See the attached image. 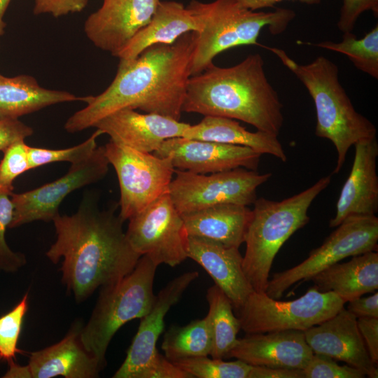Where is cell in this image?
Returning a JSON list of instances; mask_svg holds the SVG:
<instances>
[{
  "label": "cell",
  "mask_w": 378,
  "mask_h": 378,
  "mask_svg": "<svg viewBox=\"0 0 378 378\" xmlns=\"http://www.w3.org/2000/svg\"><path fill=\"white\" fill-rule=\"evenodd\" d=\"M195 32L171 44H156L137 57L120 59L110 85L66 120L64 129L75 133L94 127L107 115L122 109H139L179 120L191 76Z\"/></svg>",
  "instance_id": "obj_1"
},
{
  "label": "cell",
  "mask_w": 378,
  "mask_h": 378,
  "mask_svg": "<svg viewBox=\"0 0 378 378\" xmlns=\"http://www.w3.org/2000/svg\"><path fill=\"white\" fill-rule=\"evenodd\" d=\"M98 202L97 195L86 194L75 214H59L56 240L46 253L54 264L62 260V281L77 302L130 274L141 257L115 213L118 205L101 209Z\"/></svg>",
  "instance_id": "obj_2"
},
{
  "label": "cell",
  "mask_w": 378,
  "mask_h": 378,
  "mask_svg": "<svg viewBox=\"0 0 378 378\" xmlns=\"http://www.w3.org/2000/svg\"><path fill=\"white\" fill-rule=\"evenodd\" d=\"M283 104L267 78L259 53L230 67L212 63L191 76L182 111L239 120L277 136L284 124Z\"/></svg>",
  "instance_id": "obj_3"
},
{
  "label": "cell",
  "mask_w": 378,
  "mask_h": 378,
  "mask_svg": "<svg viewBox=\"0 0 378 378\" xmlns=\"http://www.w3.org/2000/svg\"><path fill=\"white\" fill-rule=\"evenodd\" d=\"M304 85L316 113L315 134L330 141L337 151L333 174L341 170L349 148L358 141L376 136L374 125L354 108L339 80L336 64L318 56L309 64H298L283 50L267 47Z\"/></svg>",
  "instance_id": "obj_4"
},
{
  "label": "cell",
  "mask_w": 378,
  "mask_h": 378,
  "mask_svg": "<svg viewBox=\"0 0 378 378\" xmlns=\"http://www.w3.org/2000/svg\"><path fill=\"white\" fill-rule=\"evenodd\" d=\"M330 181V175L323 176L311 187L281 201L260 197L253 202L244 238L242 267L254 291L265 292L276 255L293 233L309 223V208Z\"/></svg>",
  "instance_id": "obj_5"
},
{
  "label": "cell",
  "mask_w": 378,
  "mask_h": 378,
  "mask_svg": "<svg viewBox=\"0 0 378 378\" xmlns=\"http://www.w3.org/2000/svg\"><path fill=\"white\" fill-rule=\"evenodd\" d=\"M187 8L202 26L199 33L195 32L191 76L203 71L216 55L227 50L259 45L258 38L264 27H267L272 34H281L295 17L293 10L286 8L253 11L237 0H215L210 3L192 0Z\"/></svg>",
  "instance_id": "obj_6"
},
{
  "label": "cell",
  "mask_w": 378,
  "mask_h": 378,
  "mask_svg": "<svg viewBox=\"0 0 378 378\" xmlns=\"http://www.w3.org/2000/svg\"><path fill=\"white\" fill-rule=\"evenodd\" d=\"M157 267L146 255H141L130 274L100 288L80 338L104 368L107 349L116 332L127 322L142 318L151 309L155 298L153 288Z\"/></svg>",
  "instance_id": "obj_7"
},
{
  "label": "cell",
  "mask_w": 378,
  "mask_h": 378,
  "mask_svg": "<svg viewBox=\"0 0 378 378\" xmlns=\"http://www.w3.org/2000/svg\"><path fill=\"white\" fill-rule=\"evenodd\" d=\"M344 304L334 293L319 291L314 287L290 301L253 291L236 313L241 330L246 334L304 331L336 314Z\"/></svg>",
  "instance_id": "obj_8"
},
{
  "label": "cell",
  "mask_w": 378,
  "mask_h": 378,
  "mask_svg": "<svg viewBox=\"0 0 378 378\" xmlns=\"http://www.w3.org/2000/svg\"><path fill=\"white\" fill-rule=\"evenodd\" d=\"M336 227L304 260L274 274L268 281L267 295L279 299L293 284L310 280L321 271L347 257L377 251L378 218L375 215L351 216Z\"/></svg>",
  "instance_id": "obj_9"
},
{
  "label": "cell",
  "mask_w": 378,
  "mask_h": 378,
  "mask_svg": "<svg viewBox=\"0 0 378 378\" xmlns=\"http://www.w3.org/2000/svg\"><path fill=\"white\" fill-rule=\"evenodd\" d=\"M174 174L169 193L180 214L219 204L248 206L257 199L258 188L272 176L243 167L210 175L175 169Z\"/></svg>",
  "instance_id": "obj_10"
},
{
  "label": "cell",
  "mask_w": 378,
  "mask_h": 378,
  "mask_svg": "<svg viewBox=\"0 0 378 378\" xmlns=\"http://www.w3.org/2000/svg\"><path fill=\"white\" fill-rule=\"evenodd\" d=\"M105 153L120 187L119 216L125 221L169 191L175 168L169 158H159L110 140Z\"/></svg>",
  "instance_id": "obj_11"
},
{
  "label": "cell",
  "mask_w": 378,
  "mask_h": 378,
  "mask_svg": "<svg viewBox=\"0 0 378 378\" xmlns=\"http://www.w3.org/2000/svg\"><path fill=\"white\" fill-rule=\"evenodd\" d=\"M125 233L134 251L157 266L175 267L188 258L183 220L169 191L132 216Z\"/></svg>",
  "instance_id": "obj_12"
},
{
  "label": "cell",
  "mask_w": 378,
  "mask_h": 378,
  "mask_svg": "<svg viewBox=\"0 0 378 378\" xmlns=\"http://www.w3.org/2000/svg\"><path fill=\"white\" fill-rule=\"evenodd\" d=\"M109 164L104 146H97L89 157L71 164L68 172L55 181L24 192H12L13 213L9 228L36 220L52 221L59 214L64 199L73 191L103 179Z\"/></svg>",
  "instance_id": "obj_13"
},
{
  "label": "cell",
  "mask_w": 378,
  "mask_h": 378,
  "mask_svg": "<svg viewBox=\"0 0 378 378\" xmlns=\"http://www.w3.org/2000/svg\"><path fill=\"white\" fill-rule=\"evenodd\" d=\"M169 158L176 169L206 174L243 167L257 170L261 154L246 146L174 137L153 153Z\"/></svg>",
  "instance_id": "obj_14"
},
{
  "label": "cell",
  "mask_w": 378,
  "mask_h": 378,
  "mask_svg": "<svg viewBox=\"0 0 378 378\" xmlns=\"http://www.w3.org/2000/svg\"><path fill=\"white\" fill-rule=\"evenodd\" d=\"M199 276L197 271L187 272L171 280L157 295L151 309L142 318L125 360L113 378H144L160 354L158 340L164 327V317Z\"/></svg>",
  "instance_id": "obj_15"
},
{
  "label": "cell",
  "mask_w": 378,
  "mask_h": 378,
  "mask_svg": "<svg viewBox=\"0 0 378 378\" xmlns=\"http://www.w3.org/2000/svg\"><path fill=\"white\" fill-rule=\"evenodd\" d=\"M160 0H103L85 20L84 31L98 48L116 56L151 20Z\"/></svg>",
  "instance_id": "obj_16"
},
{
  "label": "cell",
  "mask_w": 378,
  "mask_h": 378,
  "mask_svg": "<svg viewBox=\"0 0 378 378\" xmlns=\"http://www.w3.org/2000/svg\"><path fill=\"white\" fill-rule=\"evenodd\" d=\"M303 332L314 354L343 361L369 377H378L377 368L369 356L357 318L344 307L330 318Z\"/></svg>",
  "instance_id": "obj_17"
},
{
  "label": "cell",
  "mask_w": 378,
  "mask_h": 378,
  "mask_svg": "<svg viewBox=\"0 0 378 378\" xmlns=\"http://www.w3.org/2000/svg\"><path fill=\"white\" fill-rule=\"evenodd\" d=\"M189 125L159 114L122 108L104 117L94 127L108 134L115 143L153 153L165 140L182 136Z\"/></svg>",
  "instance_id": "obj_18"
},
{
  "label": "cell",
  "mask_w": 378,
  "mask_h": 378,
  "mask_svg": "<svg viewBox=\"0 0 378 378\" xmlns=\"http://www.w3.org/2000/svg\"><path fill=\"white\" fill-rule=\"evenodd\" d=\"M354 146L352 167L341 190L335 215L329 222L331 227H337L349 217L373 216L378 210L377 138L360 140Z\"/></svg>",
  "instance_id": "obj_19"
},
{
  "label": "cell",
  "mask_w": 378,
  "mask_h": 378,
  "mask_svg": "<svg viewBox=\"0 0 378 378\" xmlns=\"http://www.w3.org/2000/svg\"><path fill=\"white\" fill-rule=\"evenodd\" d=\"M313 354L304 332L290 330L246 334L237 339L225 358H235L251 366L303 370Z\"/></svg>",
  "instance_id": "obj_20"
},
{
  "label": "cell",
  "mask_w": 378,
  "mask_h": 378,
  "mask_svg": "<svg viewBox=\"0 0 378 378\" xmlns=\"http://www.w3.org/2000/svg\"><path fill=\"white\" fill-rule=\"evenodd\" d=\"M186 253L209 274L230 299L237 312L254 291L243 270L239 248L227 246L209 239L188 236Z\"/></svg>",
  "instance_id": "obj_21"
},
{
  "label": "cell",
  "mask_w": 378,
  "mask_h": 378,
  "mask_svg": "<svg viewBox=\"0 0 378 378\" xmlns=\"http://www.w3.org/2000/svg\"><path fill=\"white\" fill-rule=\"evenodd\" d=\"M80 321L71 326L59 342L32 352L28 365L32 378H95L104 368L98 359L83 345Z\"/></svg>",
  "instance_id": "obj_22"
},
{
  "label": "cell",
  "mask_w": 378,
  "mask_h": 378,
  "mask_svg": "<svg viewBox=\"0 0 378 378\" xmlns=\"http://www.w3.org/2000/svg\"><path fill=\"white\" fill-rule=\"evenodd\" d=\"M202 26L192 11L174 1H160L150 22L116 55L120 59L137 57L156 44L173 43L188 32L199 33Z\"/></svg>",
  "instance_id": "obj_23"
},
{
  "label": "cell",
  "mask_w": 378,
  "mask_h": 378,
  "mask_svg": "<svg viewBox=\"0 0 378 378\" xmlns=\"http://www.w3.org/2000/svg\"><path fill=\"white\" fill-rule=\"evenodd\" d=\"M181 215L187 235L239 248L244 242L252 210L247 206L227 203Z\"/></svg>",
  "instance_id": "obj_24"
},
{
  "label": "cell",
  "mask_w": 378,
  "mask_h": 378,
  "mask_svg": "<svg viewBox=\"0 0 378 378\" xmlns=\"http://www.w3.org/2000/svg\"><path fill=\"white\" fill-rule=\"evenodd\" d=\"M319 291L332 292L344 303L378 289V253L370 251L337 262L310 279Z\"/></svg>",
  "instance_id": "obj_25"
},
{
  "label": "cell",
  "mask_w": 378,
  "mask_h": 378,
  "mask_svg": "<svg viewBox=\"0 0 378 378\" xmlns=\"http://www.w3.org/2000/svg\"><path fill=\"white\" fill-rule=\"evenodd\" d=\"M90 96L78 97L66 91L41 87L28 75L0 78V120H15L62 102L82 101L88 103Z\"/></svg>",
  "instance_id": "obj_26"
},
{
  "label": "cell",
  "mask_w": 378,
  "mask_h": 378,
  "mask_svg": "<svg viewBox=\"0 0 378 378\" xmlns=\"http://www.w3.org/2000/svg\"><path fill=\"white\" fill-rule=\"evenodd\" d=\"M182 137L248 147L256 152L271 155L281 162L286 153L278 136L257 130L253 132L234 119L206 115L197 124L190 125Z\"/></svg>",
  "instance_id": "obj_27"
},
{
  "label": "cell",
  "mask_w": 378,
  "mask_h": 378,
  "mask_svg": "<svg viewBox=\"0 0 378 378\" xmlns=\"http://www.w3.org/2000/svg\"><path fill=\"white\" fill-rule=\"evenodd\" d=\"M206 299L209 307L206 318L212 344L210 356L224 358L238 339L239 321L230 299L217 285L207 289Z\"/></svg>",
  "instance_id": "obj_28"
},
{
  "label": "cell",
  "mask_w": 378,
  "mask_h": 378,
  "mask_svg": "<svg viewBox=\"0 0 378 378\" xmlns=\"http://www.w3.org/2000/svg\"><path fill=\"white\" fill-rule=\"evenodd\" d=\"M211 347L206 317L193 320L183 326H171L166 331L162 344L164 356L172 362L210 356Z\"/></svg>",
  "instance_id": "obj_29"
},
{
  "label": "cell",
  "mask_w": 378,
  "mask_h": 378,
  "mask_svg": "<svg viewBox=\"0 0 378 378\" xmlns=\"http://www.w3.org/2000/svg\"><path fill=\"white\" fill-rule=\"evenodd\" d=\"M306 43L345 55L357 69L374 79L378 78L377 24L361 38H357L352 31H349L343 33L340 42L325 41Z\"/></svg>",
  "instance_id": "obj_30"
},
{
  "label": "cell",
  "mask_w": 378,
  "mask_h": 378,
  "mask_svg": "<svg viewBox=\"0 0 378 378\" xmlns=\"http://www.w3.org/2000/svg\"><path fill=\"white\" fill-rule=\"evenodd\" d=\"M192 378H248L251 365L237 359L225 361L223 358L199 356L172 362Z\"/></svg>",
  "instance_id": "obj_31"
},
{
  "label": "cell",
  "mask_w": 378,
  "mask_h": 378,
  "mask_svg": "<svg viewBox=\"0 0 378 378\" xmlns=\"http://www.w3.org/2000/svg\"><path fill=\"white\" fill-rule=\"evenodd\" d=\"M102 132L97 130L85 141L76 146L64 149H48L28 147L30 169L47 164L57 162H68L71 164L78 162L88 157L97 147V139Z\"/></svg>",
  "instance_id": "obj_32"
},
{
  "label": "cell",
  "mask_w": 378,
  "mask_h": 378,
  "mask_svg": "<svg viewBox=\"0 0 378 378\" xmlns=\"http://www.w3.org/2000/svg\"><path fill=\"white\" fill-rule=\"evenodd\" d=\"M27 292L11 310L0 316V360H15L24 318L28 309Z\"/></svg>",
  "instance_id": "obj_33"
},
{
  "label": "cell",
  "mask_w": 378,
  "mask_h": 378,
  "mask_svg": "<svg viewBox=\"0 0 378 378\" xmlns=\"http://www.w3.org/2000/svg\"><path fill=\"white\" fill-rule=\"evenodd\" d=\"M28 147L24 140L8 146L0 162V191L11 194L13 182L22 174L30 170Z\"/></svg>",
  "instance_id": "obj_34"
},
{
  "label": "cell",
  "mask_w": 378,
  "mask_h": 378,
  "mask_svg": "<svg viewBox=\"0 0 378 378\" xmlns=\"http://www.w3.org/2000/svg\"><path fill=\"white\" fill-rule=\"evenodd\" d=\"M10 194L0 191V271L15 272L27 264L25 255L13 251L6 241V231L13 218Z\"/></svg>",
  "instance_id": "obj_35"
},
{
  "label": "cell",
  "mask_w": 378,
  "mask_h": 378,
  "mask_svg": "<svg viewBox=\"0 0 378 378\" xmlns=\"http://www.w3.org/2000/svg\"><path fill=\"white\" fill-rule=\"evenodd\" d=\"M304 378H363L360 370L349 365H338L335 360L322 354H314L302 370Z\"/></svg>",
  "instance_id": "obj_36"
},
{
  "label": "cell",
  "mask_w": 378,
  "mask_h": 378,
  "mask_svg": "<svg viewBox=\"0 0 378 378\" xmlns=\"http://www.w3.org/2000/svg\"><path fill=\"white\" fill-rule=\"evenodd\" d=\"M370 10L378 15V0H342L337 27L342 32L352 31L360 15Z\"/></svg>",
  "instance_id": "obj_37"
},
{
  "label": "cell",
  "mask_w": 378,
  "mask_h": 378,
  "mask_svg": "<svg viewBox=\"0 0 378 378\" xmlns=\"http://www.w3.org/2000/svg\"><path fill=\"white\" fill-rule=\"evenodd\" d=\"M88 0H34L35 15L48 13L59 17L83 10Z\"/></svg>",
  "instance_id": "obj_38"
},
{
  "label": "cell",
  "mask_w": 378,
  "mask_h": 378,
  "mask_svg": "<svg viewBox=\"0 0 378 378\" xmlns=\"http://www.w3.org/2000/svg\"><path fill=\"white\" fill-rule=\"evenodd\" d=\"M32 134V128L19 119L0 120V150L4 152L11 144Z\"/></svg>",
  "instance_id": "obj_39"
},
{
  "label": "cell",
  "mask_w": 378,
  "mask_h": 378,
  "mask_svg": "<svg viewBox=\"0 0 378 378\" xmlns=\"http://www.w3.org/2000/svg\"><path fill=\"white\" fill-rule=\"evenodd\" d=\"M357 324L369 356L374 365L378 363V318L360 317Z\"/></svg>",
  "instance_id": "obj_40"
},
{
  "label": "cell",
  "mask_w": 378,
  "mask_h": 378,
  "mask_svg": "<svg viewBox=\"0 0 378 378\" xmlns=\"http://www.w3.org/2000/svg\"><path fill=\"white\" fill-rule=\"evenodd\" d=\"M347 310L357 318L360 317L378 318V293L368 297H359L348 302Z\"/></svg>",
  "instance_id": "obj_41"
},
{
  "label": "cell",
  "mask_w": 378,
  "mask_h": 378,
  "mask_svg": "<svg viewBox=\"0 0 378 378\" xmlns=\"http://www.w3.org/2000/svg\"><path fill=\"white\" fill-rule=\"evenodd\" d=\"M248 378H304L302 370L251 366Z\"/></svg>",
  "instance_id": "obj_42"
},
{
  "label": "cell",
  "mask_w": 378,
  "mask_h": 378,
  "mask_svg": "<svg viewBox=\"0 0 378 378\" xmlns=\"http://www.w3.org/2000/svg\"><path fill=\"white\" fill-rule=\"evenodd\" d=\"M239 4L244 8L256 11L257 10L265 8H272L274 6L282 1L284 0H237ZM289 1H297L303 4L309 5L318 4L321 3V0H289Z\"/></svg>",
  "instance_id": "obj_43"
},
{
  "label": "cell",
  "mask_w": 378,
  "mask_h": 378,
  "mask_svg": "<svg viewBox=\"0 0 378 378\" xmlns=\"http://www.w3.org/2000/svg\"><path fill=\"white\" fill-rule=\"evenodd\" d=\"M8 368L3 376L4 378H32L29 365L17 364L15 360L8 362Z\"/></svg>",
  "instance_id": "obj_44"
},
{
  "label": "cell",
  "mask_w": 378,
  "mask_h": 378,
  "mask_svg": "<svg viewBox=\"0 0 378 378\" xmlns=\"http://www.w3.org/2000/svg\"><path fill=\"white\" fill-rule=\"evenodd\" d=\"M10 1L11 0H0V37L4 33L6 23L4 21V16Z\"/></svg>",
  "instance_id": "obj_45"
},
{
  "label": "cell",
  "mask_w": 378,
  "mask_h": 378,
  "mask_svg": "<svg viewBox=\"0 0 378 378\" xmlns=\"http://www.w3.org/2000/svg\"><path fill=\"white\" fill-rule=\"evenodd\" d=\"M2 76V75L0 74V78Z\"/></svg>",
  "instance_id": "obj_46"
}]
</instances>
